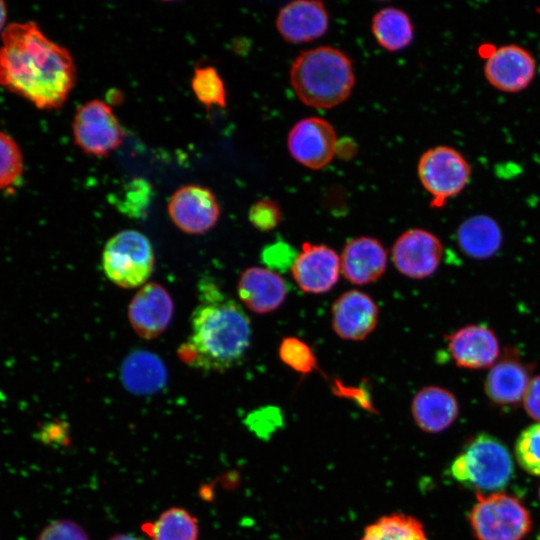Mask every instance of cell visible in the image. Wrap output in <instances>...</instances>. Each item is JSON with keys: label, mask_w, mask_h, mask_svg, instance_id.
Masks as SVG:
<instances>
[{"label": "cell", "mask_w": 540, "mask_h": 540, "mask_svg": "<svg viewBox=\"0 0 540 540\" xmlns=\"http://www.w3.org/2000/svg\"><path fill=\"white\" fill-rule=\"evenodd\" d=\"M0 85L43 110L58 109L76 82L70 52L34 21L13 22L1 34Z\"/></svg>", "instance_id": "1"}, {"label": "cell", "mask_w": 540, "mask_h": 540, "mask_svg": "<svg viewBox=\"0 0 540 540\" xmlns=\"http://www.w3.org/2000/svg\"><path fill=\"white\" fill-rule=\"evenodd\" d=\"M198 287L199 304L191 316V334L178 354L192 367L223 372L244 358L251 340L250 320L213 281L203 279Z\"/></svg>", "instance_id": "2"}, {"label": "cell", "mask_w": 540, "mask_h": 540, "mask_svg": "<svg viewBox=\"0 0 540 540\" xmlns=\"http://www.w3.org/2000/svg\"><path fill=\"white\" fill-rule=\"evenodd\" d=\"M355 82L353 65L339 49L320 46L301 52L290 69V83L305 105L333 108L351 94Z\"/></svg>", "instance_id": "3"}, {"label": "cell", "mask_w": 540, "mask_h": 540, "mask_svg": "<svg viewBox=\"0 0 540 540\" xmlns=\"http://www.w3.org/2000/svg\"><path fill=\"white\" fill-rule=\"evenodd\" d=\"M513 471V461L506 446L487 433L470 439L450 466L455 481L483 495L503 489Z\"/></svg>", "instance_id": "4"}, {"label": "cell", "mask_w": 540, "mask_h": 540, "mask_svg": "<svg viewBox=\"0 0 540 540\" xmlns=\"http://www.w3.org/2000/svg\"><path fill=\"white\" fill-rule=\"evenodd\" d=\"M468 519L477 540H523L532 528L529 511L516 497L476 494Z\"/></svg>", "instance_id": "5"}, {"label": "cell", "mask_w": 540, "mask_h": 540, "mask_svg": "<svg viewBox=\"0 0 540 540\" xmlns=\"http://www.w3.org/2000/svg\"><path fill=\"white\" fill-rule=\"evenodd\" d=\"M102 266L108 279L119 287L143 286L154 269L153 247L139 231H120L107 241Z\"/></svg>", "instance_id": "6"}, {"label": "cell", "mask_w": 540, "mask_h": 540, "mask_svg": "<svg viewBox=\"0 0 540 540\" xmlns=\"http://www.w3.org/2000/svg\"><path fill=\"white\" fill-rule=\"evenodd\" d=\"M418 176L432 197L430 206L440 208L459 194L471 176L466 159L454 148L437 146L427 150L419 159Z\"/></svg>", "instance_id": "7"}, {"label": "cell", "mask_w": 540, "mask_h": 540, "mask_svg": "<svg viewBox=\"0 0 540 540\" xmlns=\"http://www.w3.org/2000/svg\"><path fill=\"white\" fill-rule=\"evenodd\" d=\"M76 145L86 154L108 156L123 142L124 131L111 106L93 99L78 107L72 122Z\"/></svg>", "instance_id": "8"}, {"label": "cell", "mask_w": 540, "mask_h": 540, "mask_svg": "<svg viewBox=\"0 0 540 540\" xmlns=\"http://www.w3.org/2000/svg\"><path fill=\"white\" fill-rule=\"evenodd\" d=\"M391 255L394 266L401 274L412 279H424L440 266L443 245L433 233L413 228L396 239Z\"/></svg>", "instance_id": "9"}, {"label": "cell", "mask_w": 540, "mask_h": 540, "mask_svg": "<svg viewBox=\"0 0 540 540\" xmlns=\"http://www.w3.org/2000/svg\"><path fill=\"white\" fill-rule=\"evenodd\" d=\"M287 145L297 162L318 170L331 162L338 144L336 132L328 121L320 117H308L291 128Z\"/></svg>", "instance_id": "10"}, {"label": "cell", "mask_w": 540, "mask_h": 540, "mask_svg": "<svg viewBox=\"0 0 540 540\" xmlns=\"http://www.w3.org/2000/svg\"><path fill=\"white\" fill-rule=\"evenodd\" d=\"M167 210L172 222L188 234L207 232L215 226L220 216V205L215 194L198 184L178 188L171 196Z\"/></svg>", "instance_id": "11"}, {"label": "cell", "mask_w": 540, "mask_h": 540, "mask_svg": "<svg viewBox=\"0 0 540 540\" xmlns=\"http://www.w3.org/2000/svg\"><path fill=\"white\" fill-rule=\"evenodd\" d=\"M340 272V257L332 248L309 242L303 243L291 267L296 284L310 294H322L331 290Z\"/></svg>", "instance_id": "12"}, {"label": "cell", "mask_w": 540, "mask_h": 540, "mask_svg": "<svg viewBox=\"0 0 540 540\" xmlns=\"http://www.w3.org/2000/svg\"><path fill=\"white\" fill-rule=\"evenodd\" d=\"M446 339L450 356L460 368H491L501 355L495 332L484 324L466 325L446 335Z\"/></svg>", "instance_id": "13"}, {"label": "cell", "mask_w": 540, "mask_h": 540, "mask_svg": "<svg viewBox=\"0 0 540 540\" xmlns=\"http://www.w3.org/2000/svg\"><path fill=\"white\" fill-rule=\"evenodd\" d=\"M173 300L168 291L158 283L144 284L132 298L128 319L135 333L143 339L159 337L171 322Z\"/></svg>", "instance_id": "14"}, {"label": "cell", "mask_w": 540, "mask_h": 540, "mask_svg": "<svg viewBox=\"0 0 540 540\" xmlns=\"http://www.w3.org/2000/svg\"><path fill=\"white\" fill-rule=\"evenodd\" d=\"M536 63L531 53L518 45L495 49L486 59L484 74L488 82L504 92H519L533 80Z\"/></svg>", "instance_id": "15"}, {"label": "cell", "mask_w": 540, "mask_h": 540, "mask_svg": "<svg viewBox=\"0 0 540 540\" xmlns=\"http://www.w3.org/2000/svg\"><path fill=\"white\" fill-rule=\"evenodd\" d=\"M331 315L332 328L340 338L360 341L375 329L379 310L368 294L349 290L334 301Z\"/></svg>", "instance_id": "16"}, {"label": "cell", "mask_w": 540, "mask_h": 540, "mask_svg": "<svg viewBox=\"0 0 540 540\" xmlns=\"http://www.w3.org/2000/svg\"><path fill=\"white\" fill-rule=\"evenodd\" d=\"M531 368L515 351H506L490 368L484 380V392L495 405L507 407L518 404L531 380Z\"/></svg>", "instance_id": "17"}, {"label": "cell", "mask_w": 540, "mask_h": 540, "mask_svg": "<svg viewBox=\"0 0 540 540\" xmlns=\"http://www.w3.org/2000/svg\"><path fill=\"white\" fill-rule=\"evenodd\" d=\"M387 267V251L373 237L360 236L348 241L340 256V269L344 278L356 285L378 280Z\"/></svg>", "instance_id": "18"}, {"label": "cell", "mask_w": 540, "mask_h": 540, "mask_svg": "<svg viewBox=\"0 0 540 540\" xmlns=\"http://www.w3.org/2000/svg\"><path fill=\"white\" fill-rule=\"evenodd\" d=\"M329 14L321 1L298 0L283 6L276 27L284 40L304 43L321 37L328 29Z\"/></svg>", "instance_id": "19"}, {"label": "cell", "mask_w": 540, "mask_h": 540, "mask_svg": "<svg viewBox=\"0 0 540 540\" xmlns=\"http://www.w3.org/2000/svg\"><path fill=\"white\" fill-rule=\"evenodd\" d=\"M237 292L247 309L257 314H266L282 305L288 287L275 271L263 267H250L242 272Z\"/></svg>", "instance_id": "20"}, {"label": "cell", "mask_w": 540, "mask_h": 540, "mask_svg": "<svg viewBox=\"0 0 540 540\" xmlns=\"http://www.w3.org/2000/svg\"><path fill=\"white\" fill-rule=\"evenodd\" d=\"M412 417L424 432L439 433L450 427L459 414L455 395L440 386H426L413 397Z\"/></svg>", "instance_id": "21"}, {"label": "cell", "mask_w": 540, "mask_h": 540, "mask_svg": "<svg viewBox=\"0 0 540 540\" xmlns=\"http://www.w3.org/2000/svg\"><path fill=\"white\" fill-rule=\"evenodd\" d=\"M120 376L125 388L138 395L158 392L167 381V371L162 360L145 350L133 351L124 359Z\"/></svg>", "instance_id": "22"}, {"label": "cell", "mask_w": 540, "mask_h": 540, "mask_svg": "<svg viewBox=\"0 0 540 540\" xmlns=\"http://www.w3.org/2000/svg\"><path fill=\"white\" fill-rule=\"evenodd\" d=\"M457 242L469 257L486 259L501 247L502 232L498 223L487 215H475L461 223Z\"/></svg>", "instance_id": "23"}, {"label": "cell", "mask_w": 540, "mask_h": 540, "mask_svg": "<svg viewBox=\"0 0 540 540\" xmlns=\"http://www.w3.org/2000/svg\"><path fill=\"white\" fill-rule=\"evenodd\" d=\"M372 33L378 44L388 51L407 47L413 39V25L402 10L387 7L379 10L372 19Z\"/></svg>", "instance_id": "24"}, {"label": "cell", "mask_w": 540, "mask_h": 540, "mask_svg": "<svg viewBox=\"0 0 540 540\" xmlns=\"http://www.w3.org/2000/svg\"><path fill=\"white\" fill-rule=\"evenodd\" d=\"M151 540H198L199 524L195 516L181 507L163 511L154 521L141 525Z\"/></svg>", "instance_id": "25"}, {"label": "cell", "mask_w": 540, "mask_h": 540, "mask_svg": "<svg viewBox=\"0 0 540 540\" xmlns=\"http://www.w3.org/2000/svg\"><path fill=\"white\" fill-rule=\"evenodd\" d=\"M360 540H428L423 524L403 514L385 515L366 526Z\"/></svg>", "instance_id": "26"}, {"label": "cell", "mask_w": 540, "mask_h": 540, "mask_svg": "<svg viewBox=\"0 0 540 540\" xmlns=\"http://www.w3.org/2000/svg\"><path fill=\"white\" fill-rule=\"evenodd\" d=\"M192 90L205 107H225L227 93L225 84L213 66H197L191 79Z\"/></svg>", "instance_id": "27"}, {"label": "cell", "mask_w": 540, "mask_h": 540, "mask_svg": "<svg viewBox=\"0 0 540 540\" xmlns=\"http://www.w3.org/2000/svg\"><path fill=\"white\" fill-rule=\"evenodd\" d=\"M151 194L152 189L148 181L135 178L115 194L113 202L125 215L139 218L149 207Z\"/></svg>", "instance_id": "28"}, {"label": "cell", "mask_w": 540, "mask_h": 540, "mask_svg": "<svg viewBox=\"0 0 540 540\" xmlns=\"http://www.w3.org/2000/svg\"><path fill=\"white\" fill-rule=\"evenodd\" d=\"M515 457L524 471L540 476V423L520 433L515 443Z\"/></svg>", "instance_id": "29"}, {"label": "cell", "mask_w": 540, "mask_h": 540, "mask_svg": "<svg viewBox=\"0 0 540 540\" xmlns=\"http://www.w3.org/2000/svg\"><path fill=\"white\" fill-rule=\"evenodd\" d=\"M281 361L301 374H309L316 369V356L311 347L297 337L284 338L279 346Z\"/></svg>", "instance_id": "30"}, {"label": "cell", "mask_w": 540, "mask_h": 540, "mask_svg": "<svg viewBox=\"0 0 540 540\" xmlns=\"http://www.w3.org/2000/svg\"><path fill=\"white\" fill-rule=\"evenodd\" d=\"M23 172V156L18 144L0 131V190L11 186Z\"/></svg>", "instance_id": "31"}, {"label": "cell", "mask_w": 540, "mask_h": 540, "mask_svg": "<svg viewBox=\"0 0 540 540\" xmlns=\"http://www.w3.org/2000/svg\"><path fill=\"white\" fill-rule=\"evenodd\" d=\"M251 224L262 232L273 230L282 218L280 206L271 199L264 198L254 202L249 209Z\"/></svg>", "instance_id": "32"}, {"label": "cell", "mask_w": 540, "mask_h": 540, "mask_svg": "<svg viewBox=\"0 0 540 540\" xmlns=\"http://www.w3.org/2000/svg\"><path fill=\"white\" fill-rule=\"evenodd\" d=\"M36 540H90L87 532L78 523L61 519L50 522L39 533Z\"/></svg>", "instance_id": "33"}, {"label": "cell", "mask_w": 540, "mask_h": 540, "mask_svg": "<svg viewBox=\"0 0 540 540\" xmlns=\"http://www.w3.org/2000/svg\"><path fill=\"white\" fill-rule=\"evenodd\" d=\"M296 257V252L284 242L274 243L262 252V260L270 270H285L292 267Z\"/></svg>", "instance_id": "34"}, {"label": "cell", "mask_w": 540, "mask_h": 540, "mask_svg": "<svg viewBox=\"0 0 540 540\" xmlns=\"http://www.w3.org/2000/svg\"><path fill=\"white\" fill-rule=\"evenodd\" d=\"M523 404L526 413L540 423V375L531 378L523 397Z\"/></svg>", "instance_id": "35"}, {"label": "cell", "mask_w": 540, "mask_h": 540, "mask_svg": "<svg viewBox=\"0 0 540 540\" xmlns=\"http://www.w3.org/2000/svg\"><path fill=\"white\" fill-rule=\"evenodd\" d=\"M7 17V8L6 4L3 1H0V32L2 31Z\"/></svg>", "instance_id": "36"}, {"label": "cell", "mask_w": 540, "mask_h": 540, "mask_svg": "<svg viewBox=\"0 0 540 540\" xmlns=\"http://www.w3.org/2000/svg\"><path fill=\"white\" fill-rule=\"evenodd\" d=\"M108 540H145L130 534H115Z\"/></svg>", "instance_id": "37"}, {"label": "cell", "mask_w": 540, "mask_h": 540, "mask_svg": "<svg viewBox=\"0 0 540 540\" xmlns=\"http://www.w3.org/2000/svg\"><path fill=\"white\" fill-rule=\"evenodd\" d=\"M539 499H540V487H539Z\"/></svg>", "instance_id": "38"}]
</instances>
